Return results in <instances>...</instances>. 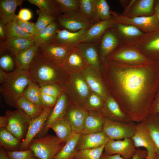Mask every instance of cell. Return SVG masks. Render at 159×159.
I'll use <instances>...</instances> for the list:
<instances>
[{
	"mask_svg": "<svg viewBox=\"0 0 159 159\" xmlns=\"http://www.w3.org/2000/svg\"><path fill=\"white\" fill-rule=\"evenodd\" d=\"M27 1L38 7L39 9L57 19L61 15L56 8L54 0H28Z\"/></svg>",
	"mask_w": 159,
	"mask_h": 159,
	"instance_id": "ab89813d",
	"label": "cell"
},
{
	"mask_svg": "<svg viewBox=\"0 0 159 159\" xmlns=\"http://www.w3.org/2000/svg\"><path fill=\"white\" fill-rule=\"evenodd\" d=\"M41 94L40 87L31 81L24 90L23 95L36 105L44 108L41 100Z\"/></svg>",
	"mask_w": 159,
	"mask_h": 159,
	"instance_id": "f35d334b",
	"label": "cell"
},
{
	"mask_svg": "<svg viewBox=\"0 0 159 159\" xmlns=\"http://www.w3.org/2000/svg\"><path fill=\"white\" fill-rule=\"evenodd\" d=\"M0 159H9L6 152H5L2 148H1L0 149Z\"/></svg>",
	"mask_w": 159,
	"mask_h": 159,
	"instance_id": "94428289",
	"label": "cell"
},
{
	"mask_svg": "<svg viewBox=\"0 0 159 159\" xmlns=\"http://www.w3.org/2000/svg\"><path fill=\"white\" fill-rule=\"evenodd\" d=\"M94 43H80L76 46L82 53L89 66L100 72L101 64Z\"/></svg>",
	"mask_w": 159,
	"mask_h": 159,
	"instance_id": "d4e9b609",
	"label": "cell"
},
{
	"mask_svg": "<svg viewBox=\"0 0 159 159\" xmlns=\"http://www.w3.org/2000/svg\"><path fill=\"white\" fill-rule=\"evenodd\" d=\"M137 148L132 138L122 140H110L105 145L103 154L106 155L119 154L125 159H131Z\"/></svg>",
	"mask_w": 159,
	"mask_h": 159,
	"instance_id": "8fae6325",
	"label": "cell"
},
{
	"mask_svg": "<svg viewBox=\"0 0 159 159\" xmlns=\"http://www.w3.org/2000/svg\"><path fill=\"white\" fill-rule=\"evenodd\" d=\"M14 66V61L10 55H5L0 57V69L3 71H11L13 69Z\"/></svg>",
	"mask_w": 159,
	"mask_h": 159,
	"instance_id": "816d5d0a",
	"label": "cell"
},
{
	"mask_svg": "<svg viewBox=\"0 0 159 159\" xmlns=\"http://www.w3.org/2000/svg\"><path fill=\"white\" fill-rule=\"evenodd\" d=\"M5 115L8 119L6 129L19 140L23 138L26 127L31 120L21 110L17 108L14 111L7 110Z\"/></svg>",
	"mask_w": 159,
	"mask_h": 159,
	"instance_id": "9c48e42d",
	"label": "cell"
},
{
	"mask_svg": "<svg viewBox=\"0 0 159 159\" xmlns=\"http://www.w3.org/2000/svg\"><path fill=\"white\" fill-rule=\"evenodd\" d=\"M149 114H159V88L155 94L151 106Z\"/></svg>",
	"mask_w": 159,
	"mask_h": 159,
	"instance_id": "db71d44e",
	"label": "cell"
},
{
	"mask_svg": "<svg viewBox=\"0 0 159 159\" xmlns=\"http://www.w3.org/2000/svg\"><path fill=\"white\" fill-rule=\"evenodd\" d=\"M143 121L149 130L155 146L156 156L159 158V114H149Z\"/></svg>",
	"mask_w": 159,
	"mask_h": 159,
	"instance_id": "e575fe53",
	"label": "cell"
},
{
	"mask_svg": "<svg viewBox=\"0 0 159 159\" xmlns=\"http://www.w3.org/2000/svg\"><path fill=\"white\" fill-rule=\"evenodd\" d=\"M56 8L61 14L78 10L80 0H54Z\"/></svg>",
	"mask_w": 159,
	"mask_h": 159,
	"instance_id": "b9f144b4",
	"label": "cell"
},
{
	"mask_svg": "<svg viewBox=\"0 0 159 159\" xmlns=\"http://www.w3.org/2000/svg\"><path fill=\"white\" fill-rule=\"evenodd\" d=\"M41 93L47 94L57 98L64 92L60 85L48 84L40 87Z\"/></svg>",
	"mask_w": 159,
	"mask_h": 159,
	"instance_id": "7dc6e473",
	"label": "cell"
},
{
	"mask_svg": "<svg viewBox=\"0 0 159 159\" xmlns=\"http://www.w3.org/2000/svg\"><path fill=\"white\" fill-rule=\"evenodd\" d=\"M5 30L6 39L24 38L33 40L34 35L26 32L13 21L5 25Z\"/></svg>",
	"mask_w": 159,
	"mask_h": 159,
	"instance_id": "74e56055",
	"label": "cell"
},
{
	"mask_svg": "<svg viewBox=\"0 0 159 159\" xmlns=\"http://www.w3.org/2000/svg\"><path fill=\"white\" fill-rule=\"evenodd\" d=\"M34 44L33 39L24 38L7 39L3 43L4 46L0 50V53L7 50L15 56L21 51Z\"/></svg>",
	"mask_w": 159,
	"mask_h": 159,
	"instance_id": "1f68e13d",
	"label": "cell"
},
{
	"mask_svg": "<svg viewBox=\"0 0 159 159\" xmlns=\"http://www.w3.org/2000/svg\"><path fill=\"white\" fill-rule=\"evenodd\" d=\"M155 0H134L125 7L123 16L129 18L149 16L154 14Z\"/></svg>",
	"mask_w": 159,
	"mask_h": 159,
	"instance_id": "ac0fdd59",
	"label": "cell"
},
{
	"mask_svg": "<svg viewBox=\"0 0 159 159\" xmlns=\"http://www.w3.org/2000/svg\"><path fill=\"white\" fill-rule=\"evenodd\" d=\"M57 22L56 20L53 21L34 35L33 40L35 46L39 47L42 44L50 42L58 29Z\"/></svg>",
	"mask_w": 159,
	"mask_h": 159,
	"instance_id": "d6a6232c",
	"label": "cell"
},
{
	"mask_svg": "<svg viewBox=\"0 0 159 159\" xmlns=\"http://www.w3.org/2000/svg\"><path fill=\"white\" fill-rule=\"evenodd\" d=\"M136 148L143 147L147 151L146 159H153L156 148L149 130L143 121L136 123L135 132L132 138Z\"/></svg>",
	"mask_w": 159,
	"mask_h": 159,
	"instance_id": "7c38bea8",
	"label": "cell"
},
{
	"mask_svg": "<svg viewBox=\"0 0 159 159\" xmlns=\"http://www.w3.org/2000/svg\"><path fill=\"white\" fill-rule=\"evenodd\" d=\"M16 15L19 19L25 21H28L32 17L31 11L29 9L25 8L21 9Z\"/></svg>",
	"mask_w": 159,
	"mask_h": 159,
	"instance_id": "11a10c76",
	"label": "cell"
},
{
	"mask_svg": "<svg viewBox=\"0 0 159 159\" xmlns=\"http://www.w3.org/2000/svg\"><path fill=\"white\" fill-rule=\"evenodd\" d=\"M27 71L31 81L40 87L48 84H64L70 76L63 67L51 62L39 49Z\"/></svg>",
	"mask_w": 159,
	"mask_h": 159,
	"instance_id": "7a4b0ae2",
	"label": "cell"
},
{
	"mask_svg": "<svg viewBox=\"0 0 159 159\" xmlns=\"http://www.w3.org/2000/svg\"><path fill=\"white\" fill-rule=\"evenodd\" d=\"M60 85L69 102L84 109L92 91L81 73L70 74L67 81Z\"/></svg>",
	"mask_w": 159,
	"mask_h": 159,
	"instance_id": "5b68a950",
	"label": "cell"
},
{
	"mask_svg": "<svg viewBox=\"0 0 159 159\" xmlns=\"http://www.w3.org/2000/svg\"><path fill=\"white\" fill-rule=\"evenodd\" d=\"M65 143L57 136L45 135L34 138L28 148L35 156L40 159H53Z\"/></svg>",
	"mask_w": 159,
	"mask_h": 159,
	"instance_id": "8992f818",
	"label": "cell"
},
{
	"mask_svg": "<svg viewBox=\"0 0 159 159\" xmlns=\"http://www.w3.org/2000/svg\"><path fill=\"white\" fill-rule=\"evenodd\" d=\"M153 159H159V158L155 155V157Z\"/></svg>",
	"mask_w": 159,
	"mask_h": 159,
	"instance_id": "6125c7cd",
	"label": "cell"
},
{
	"mask_svg": "<svg viewBox=\"0 0 159 159\" xmlns=\"http://www.w3.org/2000/svg\"><path fill=\"white\" fill-rule=\"evenodd\" d=\"M91 91L100 96L105 100L109 95L100 72L88 66L81 72Z\"/></svg>",
	"mask_w": 159,
	"mask_h": 159,
	"instance_id": "2e32d148",
	"label": "cell"
},
{
	"mask_svg": "<svg viewBox=\"0 0 159 159\" xmlns=\"http://www.w3.org/2000/svg\"><path fill=\"white\" fill-rule=\"evenodd\" d=\"M112 17L118 23L135 26L144 33H149L159 29V21L154 14L149 16L129 18L114 11L111 10Z\"/></svg>",
	"mask_w": 159,
	"mask_h": 159,
	"instance_id": "ba28073f",
	"label": "cell"
},
{
	"mask_svg": "<svg viewBox=\"0 0 159 159\" xmlns=\"http://www.w3.org/2000/svg\"><path fill=\"white\" fill-rule=\"evenodd\" d=\"M154 15L159 21V0H155L154 5Z\"/></svg>",
	"mask_w": 159,
	"mask_h": 159,
	"instance_id": "680465c9",
	"label": "cell"
},
{
	"mask_svg": "<svg viewBox=\"0 0 159 159\" xmlns=\"http://www.w3.org/2000/svg\"><path fill=\"white\" fill-rule=\"evenodd\" d=\"M87 29L73 32L66 29H58L50 43L56 44L71 47L81 42Z\"/></svg>",
	"mask_w": 159,
	"mask_h": 159,
	"instance_id": "603a6c76",
	"label": "cell"
},
{
	"mask_svg": "<svg viewBox=\"0 0 159 159\" xmlns=\"http://www.w3.org/2000/svg\"><path fill=\"white\" fill-rule=\"evenodd\" d=\"M69 47L61 44L48 43L41 45L39 48L47 59L55 65L62 67Z\"/></svg>",
	"mask_w": 159,
	"mask_h": 159,
	"instance_id": "ffe728a7",
	"label": "cell"
},
{
	"mask_svg": "<svg viewBox=\"0 0 159 159\" xmlns=\"http://www.w3.org/2000/svg\"><path fill=\"white\" fill-rule=\"evenodd\" d=\"M69 102V100L68 96L64 92L58 98L43 128L37 135V138L45 135L50 128L51 125L55 121L64 117Z\"/></svg>",
	"mask_w": 159,
	"mask_h": 159,
	"instance_id": "d6986e66",
	"label": "cell"
},
{
	"mask_svg": "<svg viewBox=\"0 0 159 159\" xmlns=\"http://www.w3.org/2000/svg\"><path fill=\"white\" fill-rule=\"evenodd\" d=\"M89 65L80 50L76 46L69 47L62 67L69 74L80 72Z\"/></svg>",
	"mask_w": 159,
	"mask_h": 159,
	"instance_id": "9a60e30c",
	"label": "cell"
},
{
	"mask_svg": "<svg viewBox=\"0 0 159 159\" xmlns=\"http://www.w3.org/2000/svg\"><path fill=\"white\" fill-rule=\"evenodd\" d=\"M36 12L38 16L37 21L35 23L37 33L57 20L55 17L39 9L37 10Z\"/></svg>",
	"mask_w": 159,
	"mask_h": 159,
	"instance_id": "bcb514c9",
	"label": "cell"
},
{
	"mask_svg": "<svg viewBox=\"0 0 159 159\" xmlns=\"http://www.w3.org/2000/svg\"><path fill=\"white\" fill-rule=\"evenodd\" d=\"M33 159H40L36 157V158L34 157Z\"/></svg>",
	"mask_w": 159,
	"mask_h": 159,
	"instance_id": "be15d7a7",
	"label": "cell"
},
{
	"mask_svg": "<svg viewBox=\"0 0 159 159\" xmlns=\"http://www.w3.org/2000/svg\"><path fill=\"white\" fill-rule=\"evenodd\" d=\"M105 145L95 148L80 150L74 159H101Z\"/></svg>",
	"mask_w": 159,
	"mask_h": 159,
	"instance_id": "ee69618b",
	"label": "cell"
},
{
	"mask_svg": "<svg viewBox=\"0 0 159 159\" xmlns=\"http://www.w3.org/2000/svg\"><path fill=\"white\" fill-rule=\"evenodd\" d=\"M50 128L54 132L59 139L65 143H66L73 132L70 122L64 117L55 121Z\"/></svg>",
	"mask_w": 159,
	"mask_h": 159,
	"instance_id": "836d02e7",
	"label": "cell"
},
{
	"mask_svg": "<svg viewBox=\"0 0 159 159\" xmlns=\"http://www.w3.org/2000/svg\"><path fill=\"white\" fill-rule=\"evenodd\" d=\"M101 112L105 118L112 121L127 124L135 123L127 117L117 101L110 94L105 100Z\"/></svg>",
	"mask_w": 159,
	"mask_h": 159,
	"instance_id": "e0dca14e",
	"label": "cell"
},
{
	"mask_svg": "<svg viewBox=\"0 0 159 159\" xmlns=\"http://www.w3.org/2000/svg\"><path fill=\"white\" fill-rule=\"evenodd\" d=\"M100 73L109 94L135 123L144 121L159 88V64H127L100 57Z\"/></svg>",
	"mask_w": 159,
	"mask_h": 159,
	"instance_id": "6da1fadb",
	"label": "cell"
},
{
	"mask_svg": "<svg viewBox=\"0 0 159 159\" xmlns=\"http://www.w3.org/2000/svg\"><path fill=\"white\" fill-rule=\"evenodd\" d=\"M5 26V25L0 22V37L4 40L6 37Z\"/></svg>",
	"mask_w": 159,
	"mask_h": 159,
	"instance_id": "91938a15",
	"label": "cell"
},
{
	"mask_svg": "<svg viewBox=\"0 0 159 159\" xmlns=\"http://www.w3.org/2000/svg\"><path fill=\"white\" fill-rule=\"evenodd\" d=\"M136 123L124 124L105 118L102 131L110 140H120L132 138L136 130Z\"/></svg>",
	"mask_w": 159,
	"mask_h": 159,
	"instance_id": "30bf717a",
	"label": "cell"
},
{
	"mask_svg": "<svg viewBox=\"0 0 159 159\" xmlns=\"http://www.w3.org/2000/svg\"><path fill=\"white\" fill-rule=\"evenodd\" d=\"M117 21L113 17L94 23L87 29L81 43H94L102 37L105 32L112 27Z\"/></svg>",
	"mask_w": 159,
	"mask_h": 159,
	"instance_id": "7402d4cb",
	"label": "cell"
},
{
	"mask_svg": "<svg viewBox=\"0 0 159 159\" xmlns=\"http://www.w3.org/2000/svg\"><path fill=\"white\" fill-rule=\"evenodd\" d=\"M31 81L27 70L16 69L12 72L10 77L0 86V92L5 102L17 108L18 101Z\"/></svg>",
	"mask_w": 159,
	"mask_h": 159,
	"instance_id": "3957f363",
	"label": "cell"
},
{
	"mask_svg": "<svg viewBox=\"0 0 159 159\" xmlns=\"http://www.w3.org/2000/svg\"><path fill=\"white\" fill-rule=\"evenodd\" d=\"M39 50V47L34 44L15 56L16 69L18 70H27Z\"/></svg>",
	"mask_w": 159,
	"mask_h": 159,
	"instance_id": "f1b7e54d",
	"label": "cell"
},
{
	"mask_svg": "<svg viewBox=\"0 0 159 159\" xmlns=\"http://www.w3.org/2000/svg\"><path fill=\"white\" fill-rule=\"evenodd\" d=\"M41 100L44 106L53 108L58 98L47 94L41 93Z\"/></svg>",
	"mask_w": 159,
	"mask_h": 159,
	"instance_id": "f5cc1de1",
	"label": "cell"
},
{
	"mask_svg": "<svg viewBox=\"0 0 159 159\" xmlns=\"http://www.w3.org/2000/svg\"><path fill=\"white\" fill-rule=\"evenodd\" d=\"M53 108L44 106L42 113L30 120L25 137L20 145L21 149L25 150L28 148L32 141L40 132Z\"/></svg>",
	"mask_w": 159,
	"mask_h": 159,
	"instance_id": "4fadbf2b",
	"label": "cell"
},
{
	"mask_svg": "<svg viewBox=\"0 0 159 159\" xmlns=\"http://www.w3.org/2000/svg\"><path fill=\"white\" fill-rule=\"evenodd\" d=\"M6 154L9 159H33L35 156L30 149L22 151H7Z\"/></svg>",
	"mask_w": 159,
	"mask_h": 159,
	"instance_id": "c3c4849f",
	"label": "cell"
},
{
	"mask_svg": "<svg viewBox=\"0 0 159 159\" xmlns=\"http://www.w3.org/2000/svg\"><path fill=\"white\" fill-rule=\"evenodd\" d=\"M106 58L111 60L130 64H146L153 62L137 50L120 45Z\"/></svg>",
	"mask_w": 159,
	"mask_h": 159,
	"instance_id": "52a82bcc",
	"label": "cell"
},
{
	"mask_svg": "<svg viewBox=\"0 0 159 159\" xmlns=\"http://www.w3.org/2000/svg\"><path fill=\"white\" fill-rule=\"evenodd\" d=\"M81 134L73 132L53 159H74L78 151L77 145Z\"/></svg>",
	"mask_w": 159,
	"mask_h": 159,
	"instance_id": "f546056e",
	"label": "cell"
},
{
	"mask_svg": "<svg viewBox=\"0 0 159 159\" xmlns=\"http://www.w3.org/2000/svg\"><path fill=\"white\" fill-rule=\"evenodd\" d=\"M57 20L64 29L73 32L87 29L92 25L82 16L78 10L61 14Z\"/></svg>",
	"mask_w": 159,
	"mask_h": 159,
	"instance_id": "5bb4252c",
	"label": "cell"
},
{
	"mask_svg": "<svg viewBox=\"0 0 159 159\" xmlns=\"http://www.w3.org/2000/svg\"><path fill=\"white\" fill-rule=\"evenodd\" d=\"M147 156V150L139 148H137L135 154L131 159H146ZM101 159H125L121 157L119 154L106 155L102 154Z\"/></svg>",
	"mask_w": 159,
	"mask_h": 159,
	"instance_id": "f907efd6",
	"label": "cell"
},
{
	"mask_svg": "<svg viewBox=\"0 0 159 159\" xmlns=\"http://www.w3.org/2000/svg\"><path fill=\"white\" fill-rule=\"evenodd\" d=\"M0 143L5 147L13 148L19 144L18 140L6 129L2 128L0 131Z\"/></svg>",
	"mask_w": 159,
	"mask_h": 159,
	"instance_id": "f6af8a7d",
	"label": "cell"
},
{
	"mask_svg": "<svg viewBox=\"0 0 159 159\" xmlns=\"http://www.w3.org/2000/svg\"><path fill=\"white\" fill-rule=\"evenodd\" d=\"M12 72L6 73L0 69V83L1 84L7 80L11 75Z\"/></svg>",
	"mask_w": 159,
	"mask_h": 159,
	"instance_id": "9f6ffc18",
	"label": "cell"
},
{
	"mask_svg": "<svg viewBox=\"0 0 159 159\" xmlns=\"http://www.w3.org/2000/svg\"><path fill=\"white\" fill-rule=\"evenodd\" d=\"M78 11L89 22L92 24L95 23L93 0H80Z\"/></svg>",
	"mask_w": 159,
	"mask_h": 159,
	"instance_id": "7bdbcfd3",
	"label": "cell"
},
{
	"mask_svg": "<svg viewBox=\"0 0 159 159\" xmlns=\"http://www.w3.org/2000/svg\"><path fill=\"white\" fill-rule=\"evenodd\" d=\"M119 45L135 49L159 64V29L135 39L121 41Z\"/></svg>",
	"mask_w": 159,
	"mask_h": 159,
	"instance_id": "277c9868",
	"label": "cell"
},
{
	"mask_svg": "<svg viewBox=\"0 0 159 159\" xmlns=\"http://www.w3.org/2000/svg\"><path fill=\"white\" fill-rule=\"evenodd\" d=\"M87 115L85 109L69 102L64 117L70 122L73 132L81 133Z\"/></svg>",
	"mask_w": 159,
	"mask_h": 159,
	"instance_id": "44dd1931",
	"label": "cell"
},
{
	"mask_svg": "<svg viewBox=\"0 0 159 159\" xmlns=\"http://www.w3.org/2000/svg\"><path fill=\"white\" fill-rule=\"evenodd\" d=\"M26 32L33 35L37 33L35 23L19 19L16 15L13 20Z\"/></svg>",
	"mask_w": 159,
	"mask_h": 159,
	"instance_id": "681fc988",
	"label": "cell"
},
{
	"mask_svg": "<svg viewBox=\"0 0 159 159\" xmlns=\"http://www.w3.org/2000/svg\"><path fill=\"white\" fill-rule=\"evenodd\" d=\"M111 29L120 41L135 39L145 33L135 26L118 22Z\"/></svg>",
	"mask_w": 159,
	"mask_h": 159,
	"instance_id": "83f0119b",
	"label": "cell"
},
{
	"mask_svg": "<svg viewBox=\"0 0 159 159\" xmlns=\"http://www.w3.org/2000/svg\"><path fill=\"white\" fill-rule=\"evenodd\" d=\"M105 119V117L100 112L87 111V115L81 134L102 131Z\"/></svg>",
	"mask_w": 159,
	"mask_h": 159,
	"instance_id": "484cf974",
	"label": "cell"
},
{
	"mask_svg": "<svg viewBox=\"0 0 159 159\" xmlns=\"http://www.w3.org/2000/svg\"><path fill=\"white\" fill-rule=\"evenodd\" d=\"M23 0H1L0 1V22L5 25L13 21L16 15L17 7L21 5Z\"/></svg>",
	"mask_w": 159,
	"mask_h": 159,
	"instance_id": "4dcf8cb0",
	"label": "cell"
},
{
	"mask_svg": "<svg viewBox=\"0 0 159 159\" xmlns=\"http://www.w3.org/2000/svg\"><path fill=\"white\" fill-rule=\"evenodd\" d=\"M109 138L103 131L87 134H81L77 145L79 151L89 149L105 145L110 140Z\"/></svg>",
	"mask_w": 159,
	"mask_h": 159,
	"instance_id": "cb8c5ba5",
	"label": "cell"
},
{
	"mask_svg": "<svg viewBox=\"0 0 159 159\" xmlns=\"http://www.w3.org/2000/svg\"><path fill=\"white\" fill-rule=\"evenodd\" d=\"M105 101L99 95L92 91L88 98L84 109L87 111L101 112Z\"/></svg>",
	"mask_w": 159,
	"mask_h": 159,
	"instance_id": "60d3db41",
	"label": "cell"
},
{
	"mask_svg": "<svg viewBox=\"0 0 159 159\" xmlns=\"http://www.w3.org/2000/svg\"><path fill=\"white\" fill-rule=\"evenodd\" d=\"M17 106V109L23 110L31 120L39 116L42 113L44 108L34 104L23 95L18 101Z\"/></svg>",
	"mask_w": 159,
	"mask_h": 159,
	"instance_id": "8d00e7d4",
	"label": "cell"
},
{
	"mask_svg": "<svg viewBox=\"0 0 159 159\" xmlns=\"http://www.w3.org/2000/svg\"><path fill=\"white\" fill-rule=\"evenodd\" d=\"M120 40L111 29H107L102 37L100 45V57L106 58L120 45Z\"/></svg>",
	"mask_w": 159,
	"mask_h": 159,
	"instance_id": "4316f807",
	"label": "cell"
},
{
	"mask_svg": "<svg viewBox=\"0 0 159 159\" xmlns=\"http://www.w3.org/2000/svg\"><path fill=\"white\" fill-rule=\"evenodd\" d=\"M93 6L95 23L112 18L111 10L106 0H93Z\"/></svg>",
	"mask_w": 159,
	"mask_h": 159,
	"instance_id": "d590c367",
	"label": "cell"
},
{
	"mask_svg": "<svg viewBox=\"0 0 159 159\" xmlns=\"http://www.w3.org/2000/svg\"><path fill=\"white\" fill-rule=\"evenodd\" d=\"M8 123V119L7 116L5 115L4 116L0 117V127L2 128L6 129Z\"/></svg>",
	"mask_w": 159,
	"mask_h": 159,
	"instance_id": "6f0895ef",
	"label": "cell"
}]
</instances>
